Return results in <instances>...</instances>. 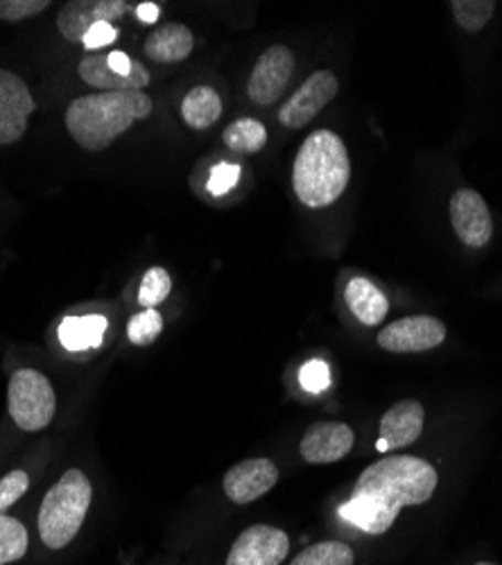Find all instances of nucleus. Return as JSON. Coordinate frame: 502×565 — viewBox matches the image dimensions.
Instances as JSON below:
<instances>
[{"label": "nucleus", "mask_w": 502, "mask_h": 565, "mask_svg": "<svg viewBox=\"0 0 502 565\" xmlns=\"http://www.w3.org/2000/svg\"><path fill=\"white\" fill-rule=\"evenodd\" d=\"M437 470L419 457H385L364 468L351 500L340 507L346 523L367 534H385L403 507H417L432 498L437 489Z\"/></svg>", "instance_id": "nucleus-1"}, {"label": "nucleus", "mask_w": 502, "mask_h": 565, "mask_svg": "<svg viewBox=\"0 0 502 565\" xmlns=\"http://www.w3.org/2000/svg\"><path fill=\"white\" fill-rule=\"evenodd\" d=\"M152 107V98L146 90L90 93L68 105L66 129L79 148L103 152L133 122L146 120Z\"/></svg>", "instance_id": "nucleus-2"}, {"label": "nucleus", "mask_w": 502, "mask_h": 565, "mask_svg": "<svg viewBox=\"0 0 502 565\" xmlns=\"http://www.w3.org/2000/svg\"><path fill=\"white\" fill-rule=\"evenodd\" d=\"M351 179V161L342 138L331 129L312 131L297 152L292 183L301 204L324 209L342 198Z\"/></svg>", "instance_id": "nucleus-3"}, {"label": "nucleus", "mask_w": 502, "mask_h": 565, "mask_svg": "<svg viewBox=\"0 0 502 565\" xmlns=\"http://www.w3.org/2000/svg\"><path fill=\"white\" fill-rule=\"evenodd\" d=\"M90 507V482L77 468H71L64 478L45 493L39 509V534L45 547H66L84 525Z\"/></svg>", "instance_id": "nucleus-4"}, {"label": "nucleus", "mask_w": 502, "mask_h": 565, "mask_svg": "<svg viewBox=\"0 0 502 565\" xmlns=\"http://www.w3.org/2000/svg\"><path fill=\"white\" fill-rule=\"evenodd\" d=\"M55 390L43 373L19 369L12 373L8 390V409L12 420L25 433H39L55 416Z\"/></svg>", "instance_id": "nucleus-5"}, {"label": "nucleus", "mask_w": 502, "mask_h": 565, "mask_svg": "<svg viewBox=\"0 0 502 565\" xmlns=\"http://www.w3.org/2000/svg\"><path fill=\"white\" fill-rule=\"evenodd\" d=\"M295 73V55L286 45H271L267 49L249 77L247 93L254 105L269 107L284 98V93L290 84V77Z\"/></svg>", "instance_id": "nucleus-6"}, {"label": "nucleus", "mask_w": 502, "mask_h": 565, "mask_svg": "<svg viewBox=\"0 0 502 565\" xmlns=\"http://www.w3.org/2000/svg\"><path fill=\"white\" fill-rule=\"evenodd\" d=\"M446 340V326L428 315L405 317L378 333V347L389 353H424Z\"/></svg>", "instance_id": "nucleus-7"}, {"label": "nucleus", "mask_w": 502, "mask_h": 565, "mask_svg": "<svg viewBox=\"0 0 502 565\" xmlns=\"http://www.w3.org/2000/svg\"><path fill=\"white\" fill-rule=\"evenodd\" d=\"M340 90V82L331 71H317L312 73L295 93L292 98L281 107L279 120L288 129H301L314 120V116L322 111Z\"/></svg>", "instance_id": "nucleus-8"}, {"label": "nucleus", "mask_w": 502, "mask_h": 565, "mask_svg": "<svg viewBox=\"0 0 502 565\" xmlns=\"http://www.w3.org/2000/svg\"><path fill=\"white\" fill-rule=\"evenodd\" d=\"M131 8L127 0H73L60 10L57 28L66 41L82 43L98 23H114Z\"/></svg>", "instance_id": "nucleus-9"}, {"label": "nucleus", "mask_w": 502, "mask_h": 565, "mask_svg": "<svg viewBox=\"0 0 502 565\" xmlns=\"http://www.w3.org/2000/svg\"><path fill=\"white\" fill-rule=\"evenodd\" d=\"M34 109L36 105L28 84L19 75L0 68V146L21 140Z\"/></svg>", "instance_id": "nucleus-10"}, {"label": "nucleus", "mask_w": 502, "mask_h": 565, "mask_svg": "<svg viewBox=\"0 0 502 565\" xmlns=\"http://www.w3.org/2000/svg\"><path fill=\"white\" fill-rule=\"evenodd\" d=\"M290 552V539L284 530L254 525L234 543L226 565H281Z\"/></svg>", "instance_id": "nucleus-11"}, {"label": "nucleus", "mask_w": 502, "mask_h": 565, "mask_svg": "<svg viewBox=\"0 0 502 565\" xmlns=\"http://www.w3.org/2000/svg\"><path fill=\"white\" fill-rule=\"evenodd\" d=\"M450 222L455 233H458V238L473 249L484 247L493 235L489 206L482 200V195L471 191V188H460V191L452 195Z\"/></svg>", "instance_id": "nucleus-12"}, {"label": "nucleus", "mask_w": 502, "mask_h": 565, "mask_svg": "<svg viewBox=\"0 0 502 565\" xmlns=\"http://www.w3.org/2000/svg\"><path fill=\"white\" fill-rule=\"evenodd\" d=\"M279 482V468L267 457H254L226 470L224 493L236 504H249Z\"/></svg>", "instance_id": "nucleus-13"}, {"label": "nucleus", "mask_w": 502, "mask_h": 565, "mask_svg": "<svg viewBox=\"0 0 502 565\" xmlns=\"http://www.w3.org/2000/svg\"><path fill=\"white\" fill-rule=\"evenodd\" d=\"M355 444L353 430L346 423L322 420L312 423L301 439V457L308 463H333L344 459Z\"/></svg>", "instance_id": "nucleus-14"}, {"label": "nucleus", "mask_w": 502, "mask_h": 565, "mask_svg": "<svg viewBox=\"0 0 502 565\" xmlns=\"http://www.w3.org/2000/svg\"><path fill=\"white\" fill-rule=\"evenodd\" d=\"M424 420L426 412L419 401H398L381 418V439L376 448L381 452H389L415 444L424 433Z\"/></svg>", "instance_id": "nucleus-15"}, {"label": "nucleus", "mask_w": 502, "mask_h": 565, "mask_svg": "<svg viewBox=\"0 0 502 565\" xmlns=\"http://www.w3.org/2000/svg\"><path fill=\"white\" fill-rule=\"evenodd\" d=\"M79 77L98 88V93H116V90H143L150 84V71L139 64L131 75H122L114 71L107 62V55H86L77 66Z\"/></svg>", "instance_id": "nucleus-16"}, {"label": "nucleus", "mask_w": 502, "mask_h": 565, "mask_svg": "<svg viewBox=\"0 0 502 565\" xmlns=\"http://www.w3.org/2000/svg\"><path fill=\"white\" fill-rule=\"evenodd\" d=\"M195 49V36L191 28L181 23H168L157 28L146 39V55L159 64L184 62Z\"/></svg>", "instance_id": "nucleus-17"}, {"label": "nucleus", "mask_w": 502, "mask_h": 565, "mask_svg": "<svg viewBox=\"0 0 502 565\" xmlns=\"http://www.w3.org/2000/svg\"><path fill=\"white\" fill-rule=\"evenodd\" d=\"M344 299L351 315L364 326H378L381 321H385L389 312L387 297L374 286L370 278H362V276L351 278Z\"/></svg>", "instance_id": "nucleus-18"}, {"label": "nucleus", "mask_w": 502, "mask_h": 565, "mask_svg": "<svg viewBox=\"0 0 502 565\" xmlns=\"http://www.w3.org/2000/svg\"><path fill=\"white\" fill-rule=\"evenodd\" d=\"M109 321L103 315H82V317H66L60 323V344L71 351H88L98 349L103 344V338L107 333Z\"/></svg>", "instance_id": "nucleus-19"}, {"label": "nucleus", "mask_w": 502, "mask_h": 565, "mask_svg": "<svg viewBox=\"0 0 502 565\" xmlns=\"http://www.w3.org/2000/svg\"><path fill=\"white\" fill-rule=\"evenodd\" d=\"M181 116L193 129H209L222 116V98L211 86H195L181 103Z\"/></svg>", "instance_id": "nucleus-20"}, {"label": "nucleus", "mask_w": 502, "mask_h": 565, "mask_svg": "<svg viewBox=\"0 0 502 565\" xmlns=\"http://www.w3.org/2000/svg\"><path fill=\"white\" fill-rule=\"evenodd\" d=\"M222 138L229 150L241 154H254L267 146V129L254 118H241L222 131Z\"/></svg>", "instance_id": "nucleus-21"}, {"label": "nucleus", "mask_w": 502, "mask_h": 565, "mask_svg": "<svg viewBox=\"0 0 502 565\" xmlns=\"http://www.w3.org/2000/svg\"><path fill=\"white\" fill-rule=\"evenodd\" d=\"M355 554L346 543L324 541L306 547L290 565H353Z\"/></svg>", "instance_id": "nucleus-22"}, {"label": "nucleus", "mask_w": 502, "mask_h": 565, "mask_svg": "<svg viewBox=\"0 0 502 565\" xmlns=\"http://www.w3.org/2000/svg\"><path fill=\"white\" fill-rule=\"evenodd\" d=\"M28 552V530L12 515H0V565L14 563Z\"/></svg>", "instance_id": "nucleus-23"}, {"label": "nucleus", "mask_w": 502, "mask_h": 565, "mask_svg": "<svg viewBox=\"0 0 502 565\" xmlns=\"http://www.w3.org/2000/svg\"><path fill=\"white\" fill-rule=\"evenodd\" d=\"M455 21L467 32H480L493 17L495 3L493 0H452L450 3Z\"/></svg>", "instance_id": "nucleus-24"}, {"label": "nucleus", "mask_w": 502, "mask_h": 565, "mask_svg": "<svg viewBox=\"0 0 502 565\" xmlns=\"http://www.w3.org/2000/svg\"><path fill=\"white\" fill-rule=\"evenodd\" d=\"M161 333H163V317L154 308H148V310L133 315L129 319L127 338L136 347H150V344H154Z\"/></svg>", "instance_id": "nucleus-25"}, {"label": "nucleus", "mask_w": 502, "mask_h": 565, "mask_svg": "<svg viewBox=\"0 0 502 565\" xmlns=\"http://www.w3.org/2000/svg\"><path fill=\"white\" fill-rule=\"evenodd\" d=\"M172 290V278L163 267H152L143 274L141 280V290H139V301L141 306L148 308H157L159 303H163L168 299Z\"/></svg>", "instance_id": "nucleus-26"}, {"label": "nucleus", "mask_w": 502, "mask_h": 565, "mask_svg": "<svg viewBox=\"0 0 502 565\" xmlns=\"http://www.w3.org/2000/svg\"><path fill=\"white\" fill-rule=\"evenodd\" d=\"M51 8L49 0H0V21L17 23Z\"/></svg>", "instance_id": "nucleus-27"}, {"label": "nucleus", "mask_w": 502, "mask_h": 565, "mask_svg": "<svg viewBox=\"0 0 502 565\" xmlns=\"http://www.w3.org/2000/svg\"><path fill=\"white\" fill-rule=\"evenodd\" d=\"M30 487V478L25 470H12L3 480H0V515H6V511L25 495Z\"/></svg>", "instance_id": "nucleus-28"}, {"label": "nucleus", "mask_w": 502, "mask_h": 565, "mask_svg": "<svg viewBox=\"0 0 502 565\" xmlns=\"http://www.w3.org/2000/svg\"><path fill=\"white\" fill-rule=\"evenodd\" d=\"M299 381H301L303 390H308L312 394H319V392H324L331 385V371H329L327 362L310 360V362H306L301 366Z\"/></svg>", "instance_id": "nucleus-29"}, {"label": "nucleus", "mask_w": 502, "mask_h": 565, "mask_svg": "<svg viewBox=\"0 0 502 565\" xmlns=\"http://www.w3.org/2000/svg\"><path fill=\"white\" fill-rule=\"evenodd\" d=\"M241 177V168L234 163H217L211 174H209V183L206 188L213 195H226L236 185Z\"/></svg>", "instance_id": "nucleus-30"}, {"label": "nucleus", "mask_w": 502, "mask_h": 565, "mask_svg": "<svg viewBox=\"0 0 502 565\" xmlns=\"http://www.w3.org/2000/svg\"><path fill=\"white\" fill-rule=\"evenodd\" d=\"M116 36H118V32H116V28L111 23H98L94 30H90L84 36L82 45H84L86 51H98V49H105V45L114 43Z\"/></svg>", "instance_id": "nucleus-31"}, {"label": "nucleus", "mask_w": 502, "mask_h": 565, "mask_svg": "<svg viewBox=\"0 0 502 565\" xmlns=\"http://www.w3.org/2000/svg\"><path fill=\"white\" fill-rule=\"evenodd\" d=\"M159 6H154V3H141V6H136V17H139V21H143V23H157V19H159Z\"/></svg>", "instance_id": "nucleus-32"}, {"label": "nucleus", "mask_w": 502, "mask_h": 565, "mask_svg": "<svg viewBox=\"0 0 502 565\" xmlns=\"http://www.w3.org/2000/svg\"><path fill=\"white\" fill-rule=\"evenodd\" d=\"M476 565H495V563H487V561H482V563H476Z\"/></svg>", "instance_id": "nucleus-33"}]
</instances>
